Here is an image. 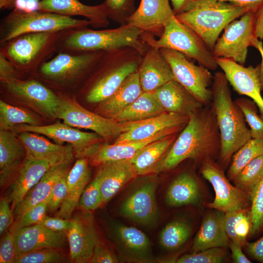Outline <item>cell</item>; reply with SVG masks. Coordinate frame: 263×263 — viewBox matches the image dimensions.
I'll return each mask as SVG.
<instances>
[{"label":"cell","instance_id":"obj_18","mask_svg":"<svg viewBox=\"0 0 263 263\" xmlns=\"http://www.w3.org/2000/svg\"><path fill=\"white\" fill-rule=\"evenodd\" d=\"M218 67L223 71L229 84L239 94L251 98L259 110L263 119V98L259 78L260 65L244 67L235 61L216 57Z\"/></svg>","mask_w":263,"mask_h":263},{"label":"cell","instance_id":"obj_6","mask_svg":"<svg viewBox=\"0 0 263 263\" xmlns=\"http://www.w3.org/2000/svg\"><path fill=\"white\" fill-rule=\"evenodd\" d=\"M89 25L90 23L86 19L40 10L16 9L0 20V45L26 34L63 32L87 28Z\"/></svg>","mask_w":263,"mask_h":263},{"label":"cell","instance_id":"obj_24","mask_svg":"<svg viewBox=\"0 0 263 263\" xmlns=\"http://www.w3.org/2000/svg\"><path fill=\"white\" fill-rule=\"evenodd\" d=\"M11 232L15 236L16 256L40 248H61L67 236L66 232L54 231L38 224Z\"/></svg>","mask_w":263,"mask_h":263},{"label":"cell","instance_id":"obj_60","mask_svg":"<svg viewBox=\"0 0 263 263\" xmlns=\"http://www.w3.org/2000/svg\"><path fill=\"white\" fill-rule=\"evenodd\" d=\"M229 2L247 8L250 11L255 12L263 2V0H219Z\"/></svg>","mask_w":263,"mask_h":263},{"label":"cell","instance_id":"obj_1","mask_svg":"<svg viewBox=\"0 0 263 263\" xmlns=\"http://www.w3.org/2000/svg\"><path fill=\"white\" fill-rule=\"evenodd\" d=\"M220 137L211 106H204L189 115V120L178 137L155 167L153 173L170 170L187 159L202 163L217 152Z\"/></svg>","mask_w":263,"mask_h":263},{"label":"cell","instance_id":"obj_57","mask_svg":"<svg viewBox=\"0 0 263 263\" xmlns=\"http://www.w3.org/2000/svg\"><path fill=\"white\" fill-rule=\"evenodd\" d=\"M174 15L188 11L197 4L199 0H170Z\"/></svg>","mask_w":263,"mask_h":263},{"label":"cell","instance_id":"obj_29","mask_svg":"<svg viewBox=\"0 0 263 263\" xmlns=\"http://www.w3.org/2000/svg\"><path fill=\"white\" fill-rule=\"evenodd\" d=\"M143 92L137 71L128 76L111 96L98 103L96 113L113 119Z\"/></svg>","mask_w":263,"mask_h":263},{"label":"cell","instance_id":"obj_52","mask_svg":"<svg viewBox=\"0 0 263 263\" xmlns=\"http://www.w3.org/2000/svg\"><path fill=\"white\" fill-rule=\"evenodd\" d=\"M118 260L109 248L100 241L95 245L89 263H116Z\"/></svg>","mask_w":263,"mask_h":263},{"label":"cell","instance_id":"obj_49","mask_svg":"<svg viewBox=\"0 0 263 263\" xmlns=\"http://www.w3.org/2000/svg\"><path fill=\"white\" fill-rule=\"evenodd\" d=\"M47 200L33 207L20 217L16 219L9 230L14 231L40 223L46 216Z\"/></svg>","mask_w":263,"mask_h":263},{"label":"cell","instance_id":"obj_26","mask_svg":"<svg viewBox=\"0 0 263 263\" xmlns=\"http://www.w3.org/2000/svg\"><path fill=\"white\" fill-rule=\"evenodd\" d=\"M152 93L166 112L189 116L204 106L174 79L169 81Z\"/></svg>","mask_w":263,"mask_h":263},{"label":"cell","instance_id":"obj_11","mask_svg":"<svg viewBox=\"0 0 263 263\" xmlns=\"http://www.w3.org/2000/svg\"><path fill=\"white\" fill-rule=\"evenodd\" d=\"M160 50L169 63L173 79L182 85L203 106L212 100L213 77L209 70L201 65H196L184 54L175 50L162 48Z\"/></svg>","mask_w":263,"mask_h":263},{"label":"cell","instance_id":"obj_25","mask_svg":"<svg viewBox=\"0 0 263 263\" xmlns=\"http://www.w3.org/2000/svg\"><path fill=\"white\" fill-rule=\"evenodd\" d=\"M99 166L96 175L99 179L103 204L138 176L130 159L107 162Z\"/></svg>","mask_w":263,"mask_h":263},{"label":"cell","instance_id":"obj_43","mask_svg":"<svg viewBox=\"0 0 263 263\" xmlns=\"http://www.w3.org/2000/svg\"><path fill=\"white\" fill-rule=\"evenodd\" d=\"M242 111L246 123L250 127L252 138H263V119L257 112V106L252 100L240 97L234 100Z\"/></svg>","mask_w":263,"mask_h":263},{"label":"cell","instance_id":"obj_28","mask_svg":"<svg viewBox=\"0 0 263 263\" xmlns=\"http://www.w3.org/2000/svg\"><path fill=\"white\" fill-rule=\"evenodd\" d=\"M183 129L173 128L162 131L149 138L136 141L121 144H102L99 149L89 158L90 163L94 166L110 161L132 159L146 145L169 135L176 134Z\"/></svg>","mask_w":263,"mask_h":263},{"label":"cell","instance_id":"obj_58","mask_svg":"<svg viewBox=\"0 0 263 263\" xmlns=\"http://www.w3.org/2000/svg\"><path fill=\"white\" fill-rule=\"evenodd\" d=\"M229 246L231 251L233 261L236 263H251L242 250V246L229 240Z\"/></svg>","mask_w":263,"mask_h":263},{"label":"cell","instance_id":"obj_39","mask_svg":"<svg viewBox=\"0 0 263 263\" xmlns=\"http://www.w3.org/2000/svg\"><path fill=\"white\" fill-rule=\"evenodd\" d=\"M263 155V138H252L242 146L232 156L227 171L229 179L233 180L251 161Z\"/></svg>","mask_w":263,"mask_h":263},{"label":"cell","instance_id":"obj_50","mask_svg":"<svg viewBox=\"0 0 263 263\" xmlns=\"http://www.w3.org/2000/svg\"><path fill=\"white\" fill-rule=\"evenodd\" d=\"M69 172L58 179L53 185L47 200V211L54 212L59 208L67 194Z\"/></svg>","mask_w":263,"mask_h":263},{"label":"cell","instance_id":"obj_14","mask_svg":"<svg viewBox=\"0 0 263 263\" xmlns=\"http://www.w3.org/2000/svg\"><path fill=\"white\" fill-rule=\"evenodd\" d=\"M201 172L212 186L215 196L207 207L224 213L249 208V195L231 185L222 168L212 159L204 161Z\"/></svg>","mask_w":263,"mask_h":263},{"label":"cell","instance_id":"obj_36","mask_svg":"<svg viewBox=\"0 0 263 263\" xmlns=\"http://www.w3.org/2000/svg\"><path fill=\"white\" fill-rule=\"evenodd\" d=\"M199 189L194 177L188 172L178 175L169 186L166 195L167 204L173 207L195 204Z\"/></svg>","mask_w":263,"mask_h":263},{"label":"cell","instance_id":"obj_63","mask_svg":"<svg viewBox=\"0 0 263 263\" xmlns=\"http://www.w3.org/2000/svg\"><path fill=\"white\" fill-rule=\"evenodd\" d=\"M33 0V1H39V0Z\"/></svg>","mask_w":263,"mask_h":263},{"label":"cell","instance_id":"obj_46","mask_svg":"<svg viewBox=\"0 0 263 263\" xmlns=\"http://www.w3.org/2000/svg\"><path fill=\"white\" fill-rule=\"evenodd\" d=\"M110 20L123 25L135 10L134 0H104L103 2Z\"/></svg>","mask_w":263,"mask_h":263},{"label":"cell","instance_id":"obj_53","mask_svg":"<svg viewBox=\"0 0 263 263\" xmlns=\"http://www.w3.org/2000/svg\"><path fill=\"white\" fill-rule=\"evenodd\" d=\"M6 197L0 202V235H3L10 229L14 223V214Z\"/></svg>","mask_w":263,"mask_h":263},{"label":"cell","instance_id":"obj_38","mask_svg":"<svg viewBox=\"0 0 263 263\" xmlns=\"http://www.w3.org/2000/svg\"><path fill=\"white\" fill-rule=\"evenodd\" d=\"M225 224L229 240L242 246L251 228L250 208L225 213Z\"/></svg>","mask_w":263,"mask_h":263},{"label":"cell","instance_id":"obj_47","mask_svg":"<svg viewBox=\"0 0 263 263\" xmlns=\"http://www.w3.org/2000/svg\"><path fill=\"white\" fill-rule=\"evenodd\" d=\"M103 204L100 181L96 175L84 190L77 207L85 211L94 210Z\"/></svg>","mask_w":263,"mask_h":263},{"label":"cell","instance_id":"obj_44","mask_svg":"<svg viewBox=\"0 0 263 263\" xmlns=\"http://www.w3.org/2000/svg\"><path fill=\"white\" fill-rule=\"evenodd\" d=\"M251 228L250 234H258L263 228V178L250 193Z\"/></svg>","mask_w":263,"mask_h":263},{"label":"cell","instance_id":"obj_4","mask_svg":"<svg viewBox=\"0 0 263 263\" xmlns=\"http://www.w3.org/2000/svg\"><path fill=\"white\" fill-rule=\"evenodd\" d=\"M144 32L127 24L109 29L84 28L62 32L57 43V52L78 53L107 51L124 47L135 48L143 55L149 46L143 40Z\"/></svg>","mask_w":263,"mask_h":263},{"label":"cell","instance_id":"obj_31","mask_svg":"<svg viewBox=\"0 0 263 263\" xmlns=\"http://www.w3.org/2000/svg\"><path fill=\"white\" fill-rule=\"evenodd\" d=\"M71 163L67 162L56 165L44 174L14 208L13 211L16 219L33 207L48 200L53 185L58 179L69 171Z\"/></svg>","mask_w":263,"mask_h":263},{"label":"cell","instance_id":"obj_23","mask_svg":"<svg viewBox=\"0 0 263 263\" xmlns=\"http://www.w3.org/2000/svg\"><path fill=\"white\" fill-rule=\"evenodd\" d=\"M137 72L144 92L153 93L173 79L171 67L160 49L150 46L143 55Z\"/></svg>","mask_w":263,"mask_h":263},{"label":"cell","instance_id":"obj_7","mask_svg":"<svg viewBox=\"0 0 263 263\" xmlns=\"http://www.w3.org/2000/svg\"><path fill=\"white\" fill-rule=\"evenodd\" d=\"M62 32L28 33L0 45V52L21 74L36 72L57 53V43Z\"/></svg>","mask_w":263,"mask_h":263},{"label":"cell","instance_id":"obj_3","mask_svg":"<svg viewBox=\"0 0 263 263\" xmlns=\"http://www.w3.org/2000/svg\"><path fill=\"white\" fill-rule=\"evenodd\" d=\"M142 57L131 47L105 51L90 73L85 89L86 100L98 103L111 96L128 76L138 71Z\"/></svg>","mask_w":263,"mask_h":263},{"label":"cell","instance_id":"obj_33","mask_svg":"<svg viewBox=\"0 0 263 263\" xmlns=\"http://www.w3.org/2000/svg\"><path fill=\"white\" fill-rule=\"evenodd\" d=\"M113 233L121 247L131 260L139 262L150 261L152 258L150 241L139 229L125 225H114Z\"/></svg>","mask_w":263,"mask_h":263},{"label":"cell","instance_id":"obj_42","mask_svg":"<svg viewBox=\"0 0 263 263\" xmlns=\"http://www.w3.org/2000/svg\"><path fill=\"white\" fill-rule=\"evenodd\" d=\"M263 178V155L251 161L235 176L233 181L237 187L250 196L254 188Z\"/></svg>","mask_w":263,"mask_h":263},{"label":"cell","instance_id":"obj_32","mask_svg":"<svg viewBox=\"0 0 263 263\" xmlns=\"http://www.w3.org/2000/svg\"><path fill=\"white\" fill-rule=\"evenodd\" d=\"M225 213L219 211L207 215L204 219L194 240V252L229 245V239L225 228Z\"/></svg>","mask_w":263,"mask_h":263},{"label":"cell","instance_id":"obj_41","mask_svg":"<svg viewBox=\"0 0 263 263\" xmlns=\"http://www.w3.org/2000/svg\"><path fill=\"white\" fill-rule=\"evenodd\" d=\"M191 233L189 225L182 221H174L168 224L162 230L159 241L166 249H176L184 244Z\"/></svg>","mask_w":263,"mask_h":263},{"label":"cell","instance_id":"obj_27","mask_svg":"<svg viewBox=\"0 0 263 263\" xmlns=\"http://www.w3.org/2000/svg\"><path fill=\"white\" fill-rule=\"evenodd\" d=\"M26 156L18 135L11 131L0 130V184L10 183Z\"/></svg>","mask_w":263,"mask_h":263},{"label":"cell","instance_id":"obj_13","mask_svg":"<svg viewBox=\"0 0 263 263\" xmlns=\"http://www.w3.org/2000/svg\"><path fill=\"white\" fill-rule=\"evenodd\" d=\"M254 23V12H246L229 23L214 46L215 57L230 59L244 65L248 48L253 46L258 39L255 35Z\"/></svg>","mask_w":263,"mask_h":263},{"label":"cell","instance_id":"obj_20","mask_svg":"<svg viewBox=\"0 0 263 263\" xmlns=\"http://www.w3.org/2000/svg\"><path fill=\"white\" fill-rule=\"evenodd\" d=\"M188 120V115L165 112L150 118L131 121L129 130L119 135L114 143L121 144L145 140L168 129H184Z\"/></svg>","mask_w":263,"mask_h":263},{"label":"cell","instance_id":"obj_51","mask_svg":"<svg viewBox=\"0 0 263 263\" xmlns=\"http://www.w3.org/2000/svg\"><path fill=\"white\" fill-rule=\"evenodd\" d=\"M16 254L15 236L8 230L0 241V263H14Z\"/></svg>","mask_w":263,"mask_h":263},{"label":"cell","instance_id":"obj_62","mask_svg":"<svg viewBox=\"0 0 263 263\" xmlns=\"http://www.w3.org/2000/svg\"><path fill=\"white\" fill-rule=\"evenodd\" d=\"M253 47L256 48L259 51L261 57L262 61L260 65V73H259V78L261 84L262 91H263V45L261 41L258 39L256 41L254 44Z\"/></svg>","mask_w":263,"mask_h":263},{"label":"cell","instance_id":"obj_16","mask_svg":"<svg viewBox=\"0 0 263 263\" xmlns=\"http://www.w3.org/2000/svg\"><path fill=\"white\" fill-rule=\"evenodd\" d=\"M156 187L157 182L154 179L141 185L123 201L119 209L120 213L137 224L153 225L158 218Z\"/></svg>","mask_w":263,"mask_h":263},{"label":"cell","instance_id":"obj_40","mask_svg":"<svg viewBox=\"0 0 263 263\" xmlns=\"http://www.w3.org/2000/svg\"><path fill=\"white\" fill-rule=\"evenodd\" d=\"M39 125L38 120L31 113L0 100V130L11 131L16 125Z\"/></svg>","mask_w":263,"mask_h":263},{"label":"cell","instance_id":"obj_48","mask_svg":"<svg viewBox=\"0 0 263 263\" xmlns=\"http://www.w3.org/2000/svg\"><path fill=\"white\" fill-rule=\"evenodd\" d=\"M225 253L222 247H213L192 254H185L176 261L177 263H220L224 261Z\"/></svg>","mask_w":263,"mask_h":263},{"label":"cell","instance_id":"obj_30","mask_svg":"<svg viewBox=\"0 0 263 263\" xmlns=\"http://www.w3.org/2000/svg\"><path fill=\"white\" fill-rule=\"evenodd\" d=\"M90 178L87 158L77 159L68 173L67 194L56 214V216L71 219Z\"/></svg>","mask_w":263,"mask_h":263},{"label":"cell","instance_id":"obj_56","mask_svg":"<svg viewBox=\"0 0 263 263\" xmlns=\"http://www.w3.org/2000/svg\"><path fill=\"white\" fill-rule=\"evenodd\" d=\"M246 251L254 260L263 263V236L257 241L245 243Z\"/></svg>","mask_w":263,"mask_h":263},{"label":"cell","instance_id":"obj_9","mask_svg":"<svg viewBox=\"0 0 263 263\" xmlns=\"http://www.w3.org/2000/svg\"><path fill=\"white\" fill-rule=\"evenodd\" d=\"M105 51L58 52L36 72V79L53 86H74L89 75Z\"/></svg>","mask_w":263,"mask_h":263},{"label":"cell","instance_id":"obj_35","mask_svg":"<svg viewBox=\"0 0 263 263\" xmlns=\"http://www.w3.org/2000/svg\"><path fill=\"white\" fill-rule=\"evenodd\" d=\"M176 134L169 135L146 145L130 159L138 175L153 173L176 139Z\"/></svg>","mask_w":263,"mask_h":263},{"label":"cell","instance_id":"obj_61","mask_svg":"<svg viewBox=\"0 0 263 263\" xmlns=\"http://www.w3.org/2000/svg\"><path fill=\"white\" fill-rule=\"evenodd\" d=\"M22 1H33L30 0H0V10H14L20 9Z\"/></svg>","mask_w":263,"mask_h":263},{"label":"cell","instance_id":"obj_59","mask_svg":"<svg viewBox=\"0 0 263 263\" xmlns=\"http://www.w3.org/2000/svg\"><path fill=\"white\" fill-rule=\"evenodd\" d=\"M254 32L257 38H263V2L255 12Z\"/></svg>","mask_w":263,"mask_h":263},{"label":"cell","instance_id":"obj_12","mask_svg":"<svg viewBox=\"0 0 263 263\" xmlns=\"http://www.w3.org/2000/svg\"><path fill=\"white\" fill-rule=\"evenodd\" d=\"M11 131L19 133L29 132L45 135L62 145L66 142L71 145L77 159L90 158L102 144L104 139L95 132H84L59 121L49 125L32 126L19 124Z\"/></svg>","mask_w":263,"mask_h":263},{"label":"cell","instance_id":"obj_17","mask_svg":"<svg viewBox=\"0 0 263 263\" xmlns=\"http://www.w3.org/2000/svg\"><path fill=\"white\" fill-rule=\"evenodd\" d=\"M73 159L66 157L35 159L25 156L10 183L9 193L6 198L12 204V210L51 168L64 162H72Z\"/></svg>","mask_w":263,"mask_h":263},{"label":"cell","instance_id":"obj_15","mask_svg":"<svg viewBox=\"0 0 263 263\" xmlns=\"http://www.w3.org/2000/svg\"><path fill=\"white\" fill-rule=\"evenodd\" d=\"M7 94L43 115L56 118L60 95L36 78L1 83Z\"/></svg>","mask_w":263,"mask_h":263},{"label":"cell","instance_id":"obj_8","mask_svg":"<svg viewBox=\"0 0 263 263\" xmlns=\"http://www.w3.org/2000/svg\"><path fill=\"white\" fill-rule=\"evenodd\" d=\"M154 36L143 33V39L150 46L166 48L179 52L192 58L208 70L218 66L212 51L193 30L177 19L174 15L165 25L163 32L156 39Z\"/></svg>","mask_w":263,"mask_h":263},{"label":"cell","instance_id":"obj_5","mask_svg":"<svg viewBox=\"0 0 263 263\" xmlns=\"http://www.w3.org/2000/svg\"><path fill=\"white\" fill-rule=\"evenodd\" d=\"M250 11L219 0H199L192 9L175 15L178 20L195 32L212 51L222 31L231 22Z\"/></svg>","mask_w":263,"mask_h":263},{"label":"cell","instance_id":"obj_55","mask_svg":"<svg viewBox=\"0 0 263 263\" xmlns=\"http://www.w3.org/2000/svg\"><path fill=\"white\" fill-rule=\"evenodd\" d=\"M38 224L54 231L67 233L71 228L72 221L71 219H65L57 216L52 217L46 215Z\"/></svg>","mask_w":263,"mask_h":263},{"label":"cell","instance_id":"obj_19","mask_svg":"<svg viewBox=\"0 0 263 263\" xmlns=\"http://www.w3.org/2000/svg\"><path fill=\"white\" fill-rule=\"evenodd\" d=\"M71 219L72 225L67 232L71 261L75 263H89L99 241L93 218L85 213Z\"/></svg>","mask_w":263,"mask_h":263},{"label":"cell","instance_id":"obj_37","mask_svg":"<svg viewBox=\"0 0 263 263\" xmlns=\"http://www.w3.org/2000/svg\"><path fill=\"white\" fill-rule=\"evenodd\" d=\"M165 112L152 93L143 92L113 119L117 122H133L158 116Z\"/></svg>","mask_w":263,"mask_h":263},{"label":"cell","instance_id":"obj_22","mask_svg":"<svg viewBox=\"0 0 263 263\" xmlns=\"http://www.w3.org/2000/svg\"><path fill=\"white\" fill-rule=\"evenodd\" d=\"M38 10L71 17H82L96 29L107 27L110 24L103 3L88 5L79 0H41L38 2Z\"/></svg>","mask_w":263,"mask_h":263},{"label":"cell","instance_id":"obj_21","mask_svg":"<svg viewBox=\"0 0 263 263\" xmlns=\"http://www.w3.org/2000/svg\"><path fill=\"white\" fill-rule=\"evenodd\" d=\"M174 15L169 0H141L127 24L160 37L165 25Z\"/></svg>","mask_w":263,"mask_h":263},{"label":"cell","instance_id":"obj_54","mask_svg":"<svg viewBox=\"0 0 263 263\" xmlns=\"http://www.w3.org/2000/svg\"><path fill=\"white\" fill-rule=\"evenodd\" d=\"M21 74L12 63L0 52V81L5 83L13 80L21 79Z\"/></svg>","mask_w":263,"mask_h":263},{"label":"cell","instance_id":"obj_45","mask_svg":"<svg viewBox=\"0 0 263 263\" xmlns=\"http://www.w3.org/2000/svg\"><path fill=\"white\" fill-rule=\"evenodd\" d=\"M54 248H44L16 256L14 263H59L67 262L66 258Z\"/></svg>","mask_w":263,"mask_h":263},{"label":"cell","instance_id":"obj_34","mask_svg":"<svg viewBox=\"0 0 263 263\" xmlns=\"http://www.w3.org/2000/svg\"><path fill=\"white\" fill-rule=\"evenodd\" d=\"M19 138L26 151V157L35 159L66 157L73 158L74 152L71 145L53 143L38 133L29 132L19 133Z\"/></svg>","mask_w":263,"mask_h":263},{"label":"cell","instance_id":"obj_10","mask_svg":"<svg viewBox=\"0 0 263 263\" xmlns=\"http://www.w3.org/2000/svg\"><path fill=\"white\" fill-rule=\"evenodd\" d=\"M59 95L56 118L70 126L90 130L106 141L116 139L129 129L130 122H117L104 117L86 110L74 97Z\"/></svg>","mask_w":263,"mask_h":263},{"label":"cell","instance_id":"obj_2","mask_svg":"<svg viewBox=\"0 0 263 263\" xmlns=\"http://www.w3.org/2000/svg\"><path fill=\"white\" fill-rule=\"evenodd\" d=\"M211 106L219 129L220 159L226 166L233 154L252 139L244 115L232 99L229 83L225 74L217 72L213 77Z\"/></svg>","mask_w":263,"mask_h":263}]
</instances>
